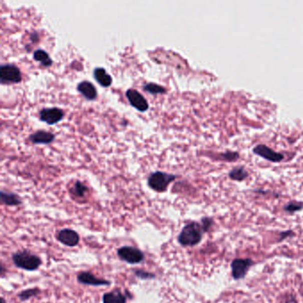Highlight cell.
I'll return each instance as SVG.
<instances>
[{
    "label": "cell",
    "mask_w": 303,
    "mask_h": 303,
    "mask_svg": "<svg viewBox=\"0 0 303 303\" xmlns=\"http://www.w3.org/2000/svg\"><path fill=\"white\" fill-rule=\"evenodd\" d=\"M249 173L244 166H236L228 172V177L233 181H242L248 177Z\"/></svg>",
    "instance_id": "e0dca14e"
},
{
    "label": "cell",
    "mask_w": 303,
    "mask_h": 303,
    "mask_svg": "<svg viewBox=\"0 0 303 303\" xmlns=\"http://www.w3.org/2000/svg\"><path fill=\"white\" fill-rule=\"evenodd\" d=\"M64 117V112L59 108H48L40 110V119L48 125H55Z\"/></svg>",
    "instance_id": "9c48e42d"
},
{
    "label": "cell",
    "mask_w": 303,
    "mask_h": 303,
    "mask_svg": "<svg viewBox=\"0 0 303 303\" xmlns=\"http://www.w3.org/2000/svg\"><path fill=\"white\" fill-rule=\"evenodd\" d=\"M33 57H34L35 61L41 63L44 67H50L52 63H53L51 57L49 56L47 52L45 51V50H42V49L36 50L34 52V54H33Z\"/></svg>",
    "instance_id": "ac0fdd59"
},
{
    "label": "cell",
    "mask_w": 303,
    "mask_h": 303,
    "mask_svg": "<svg viewBox=\"0 0 303 303\" xmlns=\"http://www.w3.org/2000/svg\"><path fill=\"white\" fill-rule=\"evenodd\" d=\"M57 239L70 247H74L79 243V235L75 230L71 228H64L59 231L57 235Z\"/></svg>",
    "instance_id": "30bf717a"
},
{
    "label": "cell",
    "mask_w": 303,
    "mask_h": 303,
    "mask_svg": "<svg viewBox=\"0 0 303 303\" xmlns=\"http://www.w3.org/2000/svg\"><path fill=\"white\" fill-rule=\"evenodd\" d=\"M0 198L2 204L6 205H19L22 204V200L20 197H18L15 193L6 192L4 190H2L0 192Z\"/></svg>",
    "instance_id": "2e32d148"
},
{
    "label": "cell",
    "mask_w": 303,
    "mask_h": 303,
    "mask_svg": "<svg viewBox=\"0 0 303 303\" xmlns=\"http://www.w3.org/2000/svg\"><path fill=\"white\" fill-rule=\"evenodd\" d=\"M78 91L88 101L97 98V90L95 86L89 81H82L78 85Z\"/></svg>",
    "instance_id": "4fadbf2b"
},
{
    "label": "cell",
    "mask_w": 303,
    "mask_h": 303,
    "mask_svg": "<svg viewBox=\"0 0 303 303\" xmlns=\"http://www.w3.org/2000/svg\"><path fill=\"white\" fill-rule=\"evenodd\" d=\"M103 303H126V297L118 289L107 292L103 297Z\"/></svg>",
    "instance_id": "9a60e30c"
},
{
    "label": "cell",
    "mask_w": 303,
    "mask_h": 303,
    "mask_svg": "<svg viewBox=\"0 0 303 303\" xmlns=\"http://www.w3.org/2000/svg\"><path fill=\"white\" fill-rule=\"evenodd\" d=\"M238 158H239V154L236 152V151L227 150V151L220 154V160H222V161H236Z\"/></svg>",
    "instance_id": "603a6c76"
},
{
    "label": "cell",
    "mask_w": 303,
    "mask_h": 303,
    "mask_svg": "<svg viewBox=\"0 0 303 303\" xmlns=\"http://www.w3.org/2000/svg\"><path fill=\"white\" fill-rule=\"evenodd\" d=\"M1 303H7L6 302V300H5L4 298H2V299H1Z\"/></svg>",
    "instance_id": "4316f807"
},
{
    "label": "cell",
    "mask_w": 303,
    "mask_h": 303,
    "mask_svg": "<svg viewBox=\"0 0 303 303\" xmlns=\"http://www.w3.org/2000/svg\"><path fill=\"white\" fill-rule=\"evenodd\" d=\"M252 152L260 158H264L269 162H273V163H279L284 158L283 154L272 150L271 148H269L268 146L265 145V144H258L255 147H253Z\"/></svg>",
    "instance_id": "52a82bcc"
},
{
    "label": "cell",
    "mask_w": 303,
    "mask_h": 303,
    "mask_svg": "<svg viewBox=\"0 0 303 303\" xmlns=\"http://www.w3.org/2000/svg\"><path fill=\"white\" fill-rule=\"evenodd\" d=\"M13 261L17 268L28 271H34L40 268L42 260L39 256L28 251H21L13 254Z\"/></svg>",
    "instance_id": "7a4b0ae2"
},
{
    "label": "cell",
    "mask_w": 303,
    "mask_h": 303,
    "mask_svg": "<svg viewBox=\"0 0 303 303\" xmlns=\"http://www.w3.org/2000/svg\"><path fill=\"white\" fill-rule=\"evenodd\" d=\"M40 292V290L39 288H32V289H27V290L21 291L20 293L18 294V297L22 301H25L28 299H32L35 296L39 295Z\"/></svg>",
    "instance_id": "44dd1931"
},
{
    "label": "cell",
    "mask_w": 303,
    "mask_h": 303,
    "mask_svg": "<svg viewBox=\"0 0 303 303\" xmlns=\"http://www.w3.org/2000/svg\"><path fill=\"white\" fill-rule=\"evenodd\" d=\"M200 224L203 228L204 232H208L211 228L213 227V220L211 217H204L201 219Z\"/></svg>",
    "instance_id": "cb8c5ba5"
},
{
    "label": "cell",
    "mask_w": 303,
    "mask_h": 303,
    "mask_svg": "<svg viewBox=\"0 0 303 303\" xmlns=\"http://www.w3.org/2000/svg\"><path fill=\"white\" fill-rule=\"evenodd\" d=\"M126 97L132 106L141 112H145L149 110V103L145 97L137 90L129 89L126 91Z\"/></svg>",
    "instance_id": "ba28073f"
},
{
    "label": "cell",
    "mask_w": 303,
    "mask_h": 303,
    "mask_svg": "<svg viewBox=\"0 0 303 303\" xmlns=\"http://www.w3.org/2000/svg\"><path fill=\"white\" fill-rule=\"evenodd\" d=\"M95 80L103 87H110L112 84V78L103 68H96L94 71Z\"/></svg>",
    "instance_id": "5bb4252c"
},
{
    "label": "cell",
    "mask_w": 303,
    "mask_h": 303,
    "mask_svg": "<svg viewBox=\"0 0 303 303\" xmlns=\"http://www.w3.org/2000/svg\"><path fill=\"white\" fill-rule=\"evenodd\" d=\"M88 191L87 186L85 185L84 183H82L81 181H77L75 183V185L72 189V193L76 195L77 197H85L86 193Z\"/></svg>",
    "instance_id": "7402d4cb"
},
{
    "label": "cell",
    "mask_w": 303,
    "mask_h": 303,
    "mask_svg": "<svg viewBox=\"0 0 303 303\" xmlns=\"http://www.w3.org/2000/svg\"><path fill=\"white\" fill-rule=\"evenodd\" d=\"M303 209V202L299 201H291L283 206L284 212L288 213H294L301 211Z\"/></svg>",
    "instance_id": "ffe728a7"
},
{
    "label": "cell",
    "mask_w": 303,
    "mask_h": 303,
    "mask_svg": "<svg viewBox=\"0 0 303 303\" xmlns=\"http://www.w3.org/2000/svg\"><path fill=\"white\" fill-rule=\"evenodd\" d=\"M204 233L199 222H189L181 229L178 236V242L182 246H195L202 241Z\"/></svg>",
    "instance_id": "6da1fadb"
},
{
    "label": "cell",
    "mask_w": 303,
    "mask_h": 303,
    "mask_svg": "<svg viewBox=\"0 0 303 303\" xmlns=\"http://www.w3.org/2000/svg\"><path fill=\"white\" fill-rule=\"evenodd\" d=\"M253 265H254V261L249 258L234 259L230 264L233 279L240 280L244 278L245 275H247L248 271Z\"/></svg>",
    "instance_id": "5b68a950"
},
{
    "label": "cell",
    "mask_w": 303,
    "mask_h": 303,
    "mask_svg": "<svg viewBox=\"0 0 303 303\" xmlns=\"http://www.w3.org/2000/svg\"><path fill=\"white\" fill-rule=\"evenodd\" d=\"M143 89L151 95H163L166 93V89L165 87H161L158 84H154V83L146 84L145 86L143 87Z\"/></svg>",
    "instance_id": "d6986e66"
},
{
    "label": "cell",
    "mask_w": 303,
    "mask_h": 303,
    "mask_svg": "<svg viewBox=\"0 0 303 303\" xmlns=\"http://www.w3.org/2000/svg\"><path fill=\"white\" fill-rule=\"evenodd\" d=\"M176 178L177 176L174 174L157 171L151 173L150 177L148 178V185L150 189L157 192H164L167 189L170 183L173 182Z\"/></svg>",
    "instance_id": "3957f363"
},
{
    "label": "cell",
    "mask_w": 303,
    "mask_h": 303,
    "mask_svg": "<svg viewBox=\"0 0 303 303\" xmlns=\"http://www.w3.org/2000/svg\"><path fill=\"white\" fill-rule=\"evenodd\" d=\"M78 281L79 283L86 285H92V286H103V285H110V282L109 280L102 279L95 276L94 274L90 272H81L78 275Z\"/></svg>",
    "instance_id": "8fae6325"
},
{
    "label": "cell",
    "mask_w": 303,
    "mask_h": 303,
    "mask_svg": "<svg viewBox=\"0 0 303 303\" xmlns=\"http://www.w3.org/2000/svg\"><path fill=\"white\" fill-rule=\"evenodd\" d=\"M55 139V134L47 131H37L31 134L30 141L34 144H50Z\"/></svg>",
    "instance_id": "7c38bea8"
},
{
    "label": "cell",
    "mask_w": 303,
    "mask_h": 303,
    "mask_svg": "<svg viewBox=\"0 0 303 303\" xmlns=\"http://www.w3.org/2000/svg\"><path fill=\"white\" fill-rule=\"evenodd\" d=\"M0 81L1 84H17L22 81L20 69L15 64L8 63L0 66Z\"/></svg>",
    "instance_id": "277c9868"
},
{
    "label": "cell",
    "mask_w": 303,
    "mask_h": 303,
    "mask_svg": "<svg viewBox=\"0 0 303 303\" xmlns=\"http://www.w3.org/2000/svg\"><path fill=\"white\" fill-rule=\"evenodd\" d=\"M118 256L120 260L129 264H137L144 260V253L137 248L123 246L118 250Z\"/></svg>",
    "instance_id": "8992f818"
},
{
    "label": "cell",
    "mask_w": 303,
    "mask_h": 303,
    "mask_svg": "<svg viewBox=\"0 0 303 303\" xmlns=\"http://www.w3.org/2000/svg\"><path fill=\"white\" fill-rule=\"evenodd\" d=\"M134 275L137 276L138 278L142 280H148V279H154L156 277V275L150 273V272L143 271V270H135L134 271Z\"/></svg>",
    "instance_id": "d4e9b609"
},
{
    "label": "cell",
    "mask_w": 303,
    "mask_h": 303,
    "mask_svg": "<svg viewBox=\"0 0 303 303\" xmlns=\"http://www.w3.org/2000/svg\"><path fill=\"white\" fill-rule=\"evenodd\" d=\"M294 236V232L292 231V230H285V231H282V232L279 234V239H278V242H282V241L285 240V239H287L289 237H291V236Z\"/></svg>",
    "instance_id": "484cf974"
}]
</instances>
